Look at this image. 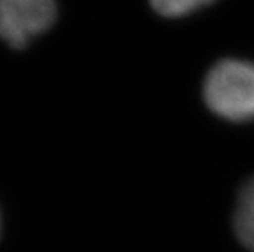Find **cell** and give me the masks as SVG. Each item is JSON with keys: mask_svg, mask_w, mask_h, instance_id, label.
Masks as SVG:
<instances>
[{"mask_svg": "<svg viewBox=\"0 0 254 252\" xmlns=\"http://www.w3.org/2000/svg\"><path fill=\"white\" fill-rule=\"evenodd\" d=\"M213 2L217 0H149V5L159 17L177 20L189 17Z\"/></svg>", "mask_w": 254, "mask_h": 252, "instance_id": "obj_4", "label": "cell"}, {"mask_svg": "<svg viewBox=\"0 0 254 252\" xmlns=\"http://www.w3.org/2000/svg\"><path fill=\"white\" fill-rule=\"evenodd\" d=\"M56 15L55 0H0V40L23 50L55 25Z\"/></svg>", "mask_w": 254, "mask_h": 252, "instance_id": "obj_2", "label": "cell"}, {"mask_svg": "<svg viewBox=\"0 0 254 252\" xmlns=\"http://www.w3.org/2000/svg\"><path fill=\"white\" fill-rule=\"evenodd\" d=\"M203 100L210 111L231 123L254 120V62L226 57L207 72Z\"/></svg>", "mask_w": 254, "mask_h": 252, "instance_id": "obj_1", "label": "cell"}, {"mask_svg": "<svg viewBox=\"0 0 254 252\" xmlns=\"http://www.w3.org/2000/svg\"><path fill=\"white\" fill-rule=\"evenodd\" d=\"M236 238L248 251L254 252V177L241 187L233 214Z\"/></svg>", "mask_w": 254, "mask_h": 252, "instance_id": "obj_3", "label": "cell"}, {"mask_svg": "<svg viewBox=\"0 0 254 252\" xmlns=\"http://www.w3.org/2000/svg\"><path fill=\"white\" fill-rule=\"evenodd\" d=\"M0 231H2V214H0Z\"/></svg>", "mask_w": 254, "mask_h": 252, "instance_id": "obj_5", "label": "cell"}]
</instances>
